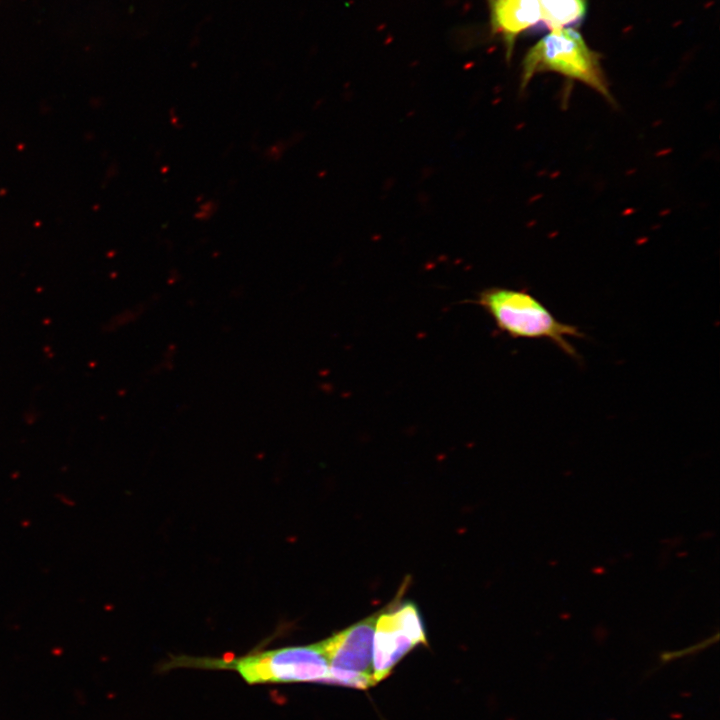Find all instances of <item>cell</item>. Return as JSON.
Masks as SVG:
<instances>
[{"instance_id": "1", "label": "cell", "mask_w": 720, "mask_h": 720, "mask_svg": "<svg viewBox=\"0 0 720 720\" xmlns=\"http://www.w3.org/2000/svg\"><path fill=\"white\" fill-rule=\"evenodd\" d=\"M173 667L223 669L237 672L248 684L327 683L329 664L318 643L258 651L239 657L181 656Z\"/></svg>"}, {"instance_id": "2", "label": "cell", "mask_w": 720, "mask_h": 720, "mask_svg": "<svg viewBox=\"0 0 720 720\" xmlns=\"http://www.w3.org/2000/svg\"><path fill=\"white\" fill-rule=\"evenodd\" d=\"M478 303L497 328L512 338L546 339L568 356L578 353L568 338H582L577 326L559 321L551 311L526 290L491 287L483 290Z\"/></svg>"}, {"instance_id": "3", "label": "cell", "mask_w": 720, "mask_h": 720, "mask_svg": "<svg viewBox=\"0 0 720 720\" xmlns=\"http://www.w3.org/2000/svg\"><path fill=\"white\" fill-rule=\"evenodd\" d=\"M543 71L580 81L613 102L598 54L572 29H554L530 48L522 62L521 90Z\"/></svg>"}, {"instance_id": "4", "label": "cell", "mask_w": 720, "mask_h": 720, "mask_svg": "<svg viewBox=\"0 0 720 720\" xmlns=\"http://www.w3.org/2000/svg\"><path fill=\"white\" fill-rule=\"evenodd\" d=\"M376 617H367L318 642L329 664L327 684L367 689L373 677V642Z\"/></svg>"}, {"instance_id": "5", "label": "cell", "mask_w": 720, "mask_h": 720, "mask_svg": "<svg viewBox=\"0 0 720 720\" xmlns=\"http://www.w3.org/2000/svg\"><path fill=\"white\" fill-rule=\"evenodd\" d=\"M373 642V677L377 684L417 645L426 644L422 616L412 602L376 618Z\"/></svg>"}, {"instance_id": "6", "label": "cell", "mask_w": 720, "mask_h": 720, "mask_svg": "<svg viewBox=\"0 0 720 720\" xmlns=\"http://www.w3.org/2000/svg\"><path fill=\"white\" fill-rule=\"evenodd\" d=\"M494 34L502 37L510 58L516 37L540 19L538 0H487Z\"/></svg>"}, {"instance_id": "7", "label": "cell", "mask_w": 720, "mask_h": 720, "mask_svg": "<svg viewBox=\"0 0 720 720\" xmlns=\"http://www.w3.org/2000/svg\"><path fill=\"white\" fill-rule=\"evenodd\" d=\"M540 17L552 30L580 20L586 11L585 0H538Z\"/></svg>"}]
</instances>
